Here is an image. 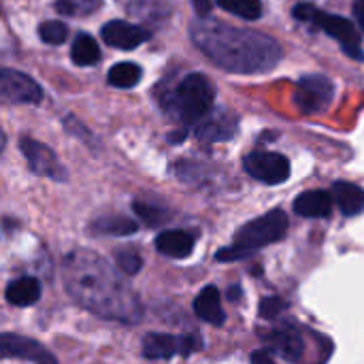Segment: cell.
I'll return each instance as SVG.
<instances>
[{"label":"cell","mask_w":364,"mask_h":364,"mask_svg":"<svg viewBox=\"0 0 364 364\" xmlns=\"http://www.w3.org/2000/svg\"><path fill=\"white\" fill-rule=\"evenodd\" d=\"M66 292L90 314L107 320L136 324L141 303L132 288L119 279L115 269L94 252L75 250L64 258Z\"/></svg>","instance_id":"obj_1"},{"label":"cell","mask_w":364,"mask_h":364,"mask_svg":"<svg viewBox=\"0 0 364 364\" xmlns=\"http://www.w3.org/2000/svg\"><path fill=\"white\" fill-rule=\"evenodd\" d=\"M190 34L209 60L230 73L269 70L282 55L273 38L220 21L200 19L192 23Z\"/></svg>","instance_id":"obj_2"},{"label":"cell","mask_w":364,"mask_h":364,"mask_svg":"<svg viewBox=\"0 0 364 364\" xmlns=\"http://www.w3.org/2000/svg\"><path fill=\"white\" fill-rule=\"evenodd\" d=\"M213 100L215 87L203 73H190L179 81L175 90L160 94L162 109L186 126L198 124L213 109Z\"/></svg>","instance_id":"obj_3"},{"label":"cell","mask_w":364,"mask_h":364,"mask_svg":"<svg viewBox=\"0 0 364 364\" xmlns=\"http://www.w3.org/2000/svg\"><path fill=\"white\" fill-rule=\"evenodd\" d=\"M288 232V215L282 209H273L262 218H256L247 224H243L232 243L226 245L215 254L218 262H237L243 258H250L254 252L262 250L264 245H271L275 241H282Z\"/></svg>","instance_id":"obj_4"},{"label":"cell","mask_w":364,"mask_h":364,"mask_svg":"<svg viewBox=\"0 0 364 364\" xmlns=\"http://www.w3.org/2000/svg\"><path fill=\"white\" fill-rule=\"evenodd\" d=\"M203 348V339L198 335H166V333H149L143 339V356L149 360H168L173 356H190Z\"/></svg>","instance_id":"obj_5"},{"label":"cell","mask_w":364,"mask_h":364,"mask_svg":"<svg viewBox=\"0 0 364 364\" xmlns=\"http://www.w3.org/2000/svg\"><path fill=\"white\" fill-rule=\"evenodd\" d=\"M43 87L26 73L0 68V102L6 105H38Z\"/></svg>","instance_id":"obj_6"},{"label":"cell","mask_w":364,"mask_h":364,"mask_svg":"<svg viewBox=\"0 0 364 364\" xmlns=\"http://www.w3.org/2000/svg\"><path fill=\"white\" fill-rule=\"evenodd\" d=\"M333 96H335V85H333V81L328 77H324V75H305V77L299 79L294 102L303 113L311 115V113L324 111L331 105Z\"/></svg>","instance_id":"obj_7"},{"label":"cell","mask_w":364,"mask_h":364,"mask_svg":"<svg viewBox=\"0 0 364 364\" xmlns=\"http://www.w3.org/2000/svg\"><path fill=\"white\" fill-rule=\"evenodd\" d=\"M311 23L320 26L328 36H333L335 41L341 43L343 51L354 58V60H364L363 45H360V34L356 30V26L341 17V15H331V13H324L320 9H316L314 17H311Z\"/></svg>","instance_id":"obj_8"},{"label":"cell","mask_w":364,"mask_h":364,"mask_svg":"<svg viewBox=\"0 0 364 364\" xmlns=\"http://www.w3.org/2000/svg\"><path fill=\"white\" fill-rule=\"evenodd\" d=\"M19 147H21V154L26 156L28 166H30L32 173H36L41 177H47L51 181H66L68 179V173L62 166V162L58 160L55 151L51 147H47L45 143L34 141L30 136H23L19 141Z\"/></svg>","instance_id":"obj_9"},{"label":"cell","mask_w":364,"mask_h":364,"mask_svg":"<svg viewBox=\"0 0 364 364\" xmlns=\"http://www.w3.org/2000/svg\"><path fill=\"white\" fill-rule=\"evenodd\" d=\"M250 177L267 186H279L290 177V162L286 156L275 151H254L243 162Z\"/></svg>","instance_id":"obj_10"},{"label":"cell","mask_w":364,"mask_h":364,"mask_svg":"<svg viewBox=\"0 0 364 364\" xmlns=\"http://www.w3.org/2000/svg\"><path fill=\"white\" fill-rule=\"evenodd\" d=\"M0 358H17L32 364H58L55 356L43 343L15 333L0 335Z\"/></svg>","instance_id":"obj_11"},{"label":"cell","mask_w":364,"mask_h":364,"mask_svg":"<svg viewBox=\"0 0 364 364\" xmlns=\"http://www.w3.org/2000/svg\"><path fill=\"white\" fill-rule=\"evenodd\" d=\"M100 36L109 47L130 51V49H136L139 45L147 43L151 38V32L143 26L122 21V19H113L100 28Z\"/></svg>","instance_id":"obj_12"},{"label":"cell","mask_w":364,"mask_h":364,"mask_svg":"<svg viewBox=\"0 0 364 364\" xmlns=\"http://www.w3.org/2000/svg\"><path fill=\"white\" fill-rule=\"evenodd\" d=\"M237 117L228 111H209L198 124H196V136L205 143H220L228 141L237 132Z\"/></svg>","instance_id":"obj_13"},{"label":"cell","mask_w":364,"mask_h":364,"mask_svg":"<svg viewBox=\"0 0 364 364\" xmlns=\"http://www.w3.org/2000/svg\"><path fill=\"white\" fill-rule=\"evenodd\" d=\"M269 346H271L277 354H282L286 360H290V363H299V360L303 358V352H305L301 333H299V328H294V326L275 328L273 335L269 337Z\"/></svg>","instance_id":"obj_14"},{"label":"cell","mask_w":364,"mask_h":364,"mask_svg":"<svg viewBox=\"0 0 364 364\" xmlns=\"http://www.w3.org/2000/svg\"><path fill=\"white\" fill-rule=\"evenodd\" d=\"M156 250L175 260H183L194 252V237L186 230H166L156 237Z\"/></svg>","instance_id":"obj_15"},{"label":"cell","mask_w":364,"mask_h":364,"mask_svg":"<svg viewBox=\"0 0 364 364\" xmlns=\"http://www.w3.org/2000/svg\"><path fill=\"white\" fill-rule=\"evenodd\" d=\"M194 314L211 324V326H222L226 322L224 309H222V299H220V290L215 286H207L200 290V294L194 301Z\"/></svg>","instance_id":"obj_16"},{"label":"cell","mask_w":364,"mask_h":364,"mask_svg":"<svg viewBox=\"0 0 364 364\" xmlns=\"http://www.w3.org/2000/svg\"><path fill=\"white\" fill-rule=\"evenodd\" d=\"M294 211L303 218H328L333 211V196L324 190L303 192L294 200Z\"/></svg>","instance_id":"obj_17"},{"label":"cell","mask_w":364,"mask_h":364,"mask_svg":"<svg viewBox=\"0 0 364 364\" xmlns=\"http://www.w3.org/2000/svg\"><path fill=\"white\" fill-rule=\"evenodd\" d=\"M333 200L341 209L343 215L354 218L364 211V190L350 181H337L333 186Z\"/></svg>","instance_id":"obj_18"},{"label":"cell","mask_w":364,"mask_h":364,"mask_svg":"<svg viewBox=\"0 0 364 364\" xmlns=\"http://www.w3.org/2000/svg\"><path fill=\"white\" fill-rule=\"evenodd\" d=\"M41 299V284L36 277H19L6 286V301L15 307H30Z\"/></svg>","instance_id":"obj_19"},{"label":"cell","mask_w":364,"mask_h":364,"mask_svg":"<svg viewBox=\"0 0 364 364\" xmlns=\"http://www.w3.org/2000/svg\"><path fill=\"white\" fill-rule=\"evenodd\" d=\"M139 230V224L126 215H102L96 218L90 224L92 235H105V237H128Z\"/></svg>","instance_id":"obj_20"},{"label":"cell","mask_w":364,"mask_h":364,"mask_svg":"<svg viewBox=\"0 0 364 364\" xmlns=\"http://www.w3.org/2000/svg\"><path fill=\"white\" fill-rule=\"evenodd\" d=\"M70 58L77 66H92L100 60V47L87 32H79L70 47Z\"/></svg>","instance_id":"obj_21"},{"label":"cell","mask_w":364,"mask_h":364,"mask_svg":"<svg viewBox=\"0 0 364 364\" xmlns=\"http://www.w3.org/2000/svg\"><path fill=\"white\" fill-rule=\"evenodd\" d=\"M143 77V68L134 62H117L111 66L107 79L113 87H122V90H128V87H134Z\"/></svg>","instance_id":"obj_22"},{"label":"cell","mask_w":364,"mask_h":364,"mask_svg":"<svg viewBox=\"0 0 364 364\" xmlns=\"http://www.w3.org/2000/svg\"><path fill=\"white\" fill-rule=\"evenodd\" d=\"M220 9L239 15L243 19H258L262 15V2L260 0H215Z\"/></svg>","instance_id":"obj_23"},{"label":"cell","mask_w":364,"mask_h":364,"mask_svg":"<svg viewBox=\"0 0 364 364\" xmlns=\"http://www.w3.org/2000/svg\"><path fill=\"white\" fill-rule=\"evenodd\" d=\"M132 211L139 215V220L145 224V226H162L166 220H168V211L154 205V203H145V200H134L132 203Z\"/></svg>","instance_id":"obj_24"},{"label":"cell","mask_w":364,"mask_h":364,"mask_svg":"<svg viewBox=\"0 0 364 364\" xmlns=\"http://www.w3.org/2000/svg\"><path fill=\"white\" fill-rule=\"evenodd\" d=\"M102 0H55L53 6L60 15L66 17H83L94 11H98Z\"/></svg>","instance_id":"obj_25"},{"label":"cell","mask_w":364,"mask_h":364,"mask_svg":"<svg viewBox=\"0 0 364 364\" xmlns=\"http://www.w3.org/2000/svg\"><path fill=\"white\" fill-rule=\"evenodd\" d=\"M38 36L43 43L47 45H62L66 38H68V28L66 23L58 21V19H51V21H43L38 26Z\"/></svg>","instance_id":"obj_26"},{"label":"cell","mask_w":364,"mask_h":364,"mask_svg":"<svg viewBox=\"0 0 364 364\" xmlns=\"http://www.w3.org/2000/svg\"><path fill=\"white\" fill-rule=\"evenodd\" d=\"M115 262L126 275H136L143 269V258L134 250H115Z\"/></svg>","instance_id":"obj_27"},{"label":"cell","mask_w":364,"mask_h":364,"mask_svg":"<svg viewBox=\"0 0 364 364\" xmlns=\"http://www.w3.org/2000/svg\"><path fill=\"white\" fill-rule=\"evenodd\" d=\"M288 309V303L284 301V299H279V296H269V299H264L262 303H260V316L262 318H267V320H273V318H277L282 311H286Z\"/></svg>","instance_id":"obj_28"},{"label":"cell","mask_w":364,"mask_h":364,"mask_svg":"<svg viewBox=\"0 0 364 364\" xmlns=\"http://www.w3.org/2000/svg\"><path fill=\"white\" fill-rule=\"evenodd\" d=\"M64 130H66L68 134H73V136H79L81 141L92 143V132H90L75 115H66V117H64Z\"/></svg>","instance_id":"obj_29"},{"label":"cell","mask_w":364,"mask_h":364,"mask_svg":"<svg viewBox=\"0 0 364 364\" xmlns=\"http://www.w3.org/2000/svg\"><path fill=\"white\" fill-rule=\"evenodd\" d=\"M314 13H316V6H314V4H307V2L296 4V6L292 9V15H294L299 21H311Z\"/></svg>","instance_id":"obj_30"},{"label":"cell","mask_w":364,"mask_h":364,"mask_svg":"<svg viewBox=\"0 0 364 364\" xmlns=\"http://www.w3.org/2000/svg\"><path fill=\"white\" fill-rule=\"evenodd\" d=\"M192 4H194L196 15L203 17V19L211 13V0H192Z\"/></svg>","instance_id":"obj_31"},{"label":"cell","mask_w":364,"mask_h":364,"mask_svg":"<svg viewBox=\"0 0 364 364\" xmlns=\"http://www.w3.org/2000/svg\"><path fill=\"white\" fill-rule=\"evenodd\" d=\"M252 364H275V360L267 354V352H254L252 354Z\"/></svg>","instance_id":"obj_32"},{"label":"cell","mask_w":364,"mask_h":364,"mask_svg":"<svg viewBox=\"0 0 364 364\" xmlns=\"http://www.w3.org/2000/svg\"><path fill=\"white\" fill-rule=\"evenodd\" d=\"M354 15H356V19H358V23H360V28L364 30V0H356V4H354Z\"/></svg>","instance_id":"obj_33"},{"label":"cell","mask_w":364,"mask_h":364,"mask_svg":"<svg viewBox=\"0 0 364 364\" xmlns=\"http://www.w3.org/2000/svg\"><path fill=\"white\" fill-rule=\"evenodd\" d=\"M239 299H241V288H239V286H232V288L228 290V301L237 303Z\"/></svg>","instance_id":"obj_34"},{"label":"cell","mask_w":364,"mask_h":364,"mask_svg":"<svg viewBox=\"0 0 364 364\" xmlns=\"http://www.w3.org/2000/svg\"><path fill=\"white\" fill-rule=\"evenodd\" d=\"M183 139H186V132H183V130H181V132H173V134L168 136L171 143H181Z\"/></svg>","instance_id":"obj_35"},{"label":"cell","mask_w":364,"mask_h":364,"mask_svg":"<svg viewBox=\"0 0 364 364\" xmlns=\"http://www.w3.org/2000/svg\"><path fill=\"white\" fill-rule=\"evenodd\" d=\"M4 145H6V136H4V132H2V128H0V154H2V149H4Z\"/></svg>","instance_id":"obj_36"}]
</instances>
